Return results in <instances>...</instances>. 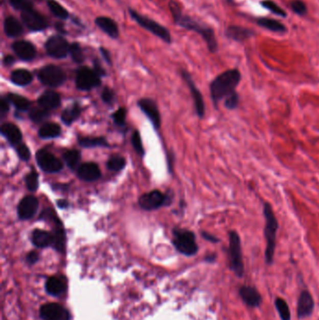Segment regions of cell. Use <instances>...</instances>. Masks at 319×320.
Returning a JSON list of instances; mask_svg holds the SVG:
<instances>
[{"label":"cell","instance_id":"obj_33","mask_svg":"<svg viewBox=\"0 0 319 320\" xmlns=\"http://www.w3.org/2000/svg\"><path fill=\"white\" fill-rule=\"evenodd\" d=\"M9 102H11L12 105L19 110H28L30 107V102L28 101V99H26L25 97H22L20 95L12 94L10 93L6 97Z\"/></svg>","mask_w":319,"mask_h":320},{"label":"cell","instance_id":"obj_37","mask_svg":"<svg viewBox=\"0 0 319 320\" xmlns=\"http://www.w3.org/2000/svg\"><path fill=\"white\" fill-rule=\"evenodd\" d=\"M260 5L275 15H278V16L283 17V18L287 17L286 11L284 9H282L280 6L277 5L272 0H262L260 2Z\"/></svg>","mask_w":319,"mask_h":320},{"label":"cell","instance_id":"obj_7","mask_svg":"<svg viewBox=\"0 0 319 320\" xmlns=\"http://www.w3.org/2000/svg\"><path fill=\"white\" fill-rule=\"evenodd\" d=\"M44 48L46 54L51 57L55 59H63L70 55L71 43L61 34L53 35L45 41Z\"/></svg>","mask_w":319,"mask_h":320},{"label":"cell","instance_id":"obj_35","mask_svg":"<svg viewBox=\"0 0 319 320\" xmlns=\"http://www.w3.org/2000/svg\"><path fill=\"white\" fill-rule=\"evenodd\" d=\"M275 307L282 320L291 319V313L288 304L284 299L277 298L275 302Z\"/></svg>","mask_w":319,"mask_h":320},{"label":"cell","instance_id":"obj_41","mask_svg":"<svg viewBox=\"0 0 319 320\" xmlns=\"http://www.w3.org/2000/svg\"><path fill=\"white\" fill-rule=\"evenodd\" d=\"M49 116V111L45 110L43 108L39 107V108H35L30 111L29 117L32 121L35 123H40V122L44 121L45 119H47Z\"/></svg>","mask_w":319,"mask_h":320},{"label":"cell","instance_id":"obj_42","mask_svg":"<svg viewBox=\"0 0 319 320\" xmlns=\"http://www.w3.org/2000/svg\"><path fill=\"white\" fill-rule=\"evenodd\" d=\"M290 8L292 11L299 16H304L308 12L307 6L303 0H292L290 2Z\"/></svg>","mask_w":319,"mask_h":320},{"label":"cell","instance_id":"obj_47","mask_svg":"<svg viewBox=\"0 0 319 320\" xmlns=\"http://www.w3.org/2000/svg\"><path fill=\"white\" fill-rule=\"evenodd\" d=\"M17 154L24 161H28L30 158V151L26 144H20L16 146Z\"/></svg>","mask_w":319,"mask_h":320},{"label":"cell","instance_id":"obj_54","mask_svg":"<svg viewBox=\"0 0 319 320\" xmlns=\"http://www.w3.org/2000/svg\"><path fill=\"white\" fill-rule=\"evenodd\" d=\"M27 260H28V263L34 264V263H36L39 260V255L37 254L36 252H30L27 256Z\"/></svg>","mask_w":319,"mask_h":320},{"label":"cell","instance_id":"obj_4","mask_svg":"<svg viewBox=\"0 0 319 320\" xmlns=\"http://www.w3.org/2000/svg\"><path fill=\"white\" fill-rule=\"evenodd\" d=\"M128 14L131 17L133 21L138 24L141 28H144L156 38L163 40L168 44H171L172 42V37L170 30L164 26L160 25V22L154 21L152 18L141 14L132 8H128Z\"/></svg>","mask_w":319,"mask_h":320},{"label":"cell","instance_id":"obj_26","mask_svg":"<svg viewBox=\"0 0 319 320\" xmlns=\"http://www.w3.org/2000/svg\"><path fill=\"white\" fill-rule=\"evenodd\" d=\"M39 107L45 110H55L61 104L60 96L54 91H46L38 100Z\"/></svg>","mask_w":319,"mask_h":320},{"label":"cell","instance_id":"obj_10","mask_svg":"<svg viewBox=\"0 0 319 320\" xmlns=\"http://www.w3.org/2000/svg\"><path fill=\"white\" fill-rule=\"evenodd\" d=\"M22 24L31 32H41L49 28V22L40 12L34 8L21 12Z\"/></svg>","mask_w":319,"mask_h":320},{"label":"cell","instance_id":"obj_27","mask_svg":"<svg viewBox=\"0 0 319 320\" xmlns=\"http://www.w3.org/2000/svg\"><path fill=\"white\" fill-rule=\"evenodd\" d=\"M257 24L259 27L268 29L271 32L275 33H286L287 32V28L283 22H279L275 19H270V18H258L257 19Z\"/></svg>","mask_w":319,"mask_h":320},{"label":"cell","instance_id":"obj_49","mask_svg":"<svg viewBox=\"0 0 319 320\" xmlns=\"http://www.w3.org/2000/svg\"><path fill=\"white\" fill-rule=\"evenodd\" d=\"M115 97V92L109 87H106L102 92V100L108 104H111L113 102Z\"/></svg>","mask_w":319,"mask_h":320},{"label":"cell","instance_id":"obj_6","mask_svg":"<svg viewBox=\"0 0 319 320\" xmlns=\"http://www.w3.org/2000/svg\"><path fill=\"white\" fill-rule=\"evenodd\" d=\"M172 243L177 250L185 256H194L197 254L198 247L196 243V236L192 232L182 228H176L173 231Z\"/></svg>","mask_w":319,"mask_h":320},{"label":"cell","instance_id":"obj_22","mask_svg":"<svg viewBox=\"0 0 319 320\" xmlns=\"http://www.w3.org/2000/svg\"><path fill=\"white\" fill-rule=\"evenodd\" d=\"M77 173L79 178L85 182H94L101 175L99 166L95 163H84L80 165L77 169Z\"/></svg>","mask_w":319,"mask_h":320},{"label":"cell","instance_id":"obj_14","mask_svg":"<svg viewBox=\"0 0 319 320\" xmlns=\"http://www.w3.org/2000/svg\"><path fill=\"white\" fill-rule=\"evenodd\" d=\"M39 208V200L34 196H27L20 201L17 207V213L20 219L28 220L36 215Z\"/></svg>","mask_w":319,"mask_h":320},{"label":"cell","instance_id":"obj_58","mask_svg":"<svg viewBox=\"0 0 319 320\" xmlns=\"http://www.w3.org/2000/svg\"><path fill=\"white\" fill-rule=\"evenodd\" d=\"M3 1H4V0H2V3H3Z\"/></svg>","mask_w":319,"mask_h":320},{"label":"cell","instance_id":"obj_21","mask_svg":"<svg viewBox=\"0 0 319 320\" xmlns=\"http://www.w3.org/2000/svg\"><path fill=\"white\" fill-rule=\"evenodd\" d=\"M4 33L7 37L15 39L21 37L25 32L24 24L14 16H7L3 22Z\"/></svg>","mask_w":319,"mask_h":320},{"label":"cell","instance_id":"obj_32","mask_svg":"<svg viewBox=\"0 0 319 320\" xmlns=\"http://www.w3.org/2000/svg\"><path fill=\"white\" fill-rule=\"evenodd\" d=\"M61 134V128L55 123H47L39 128V136L42 139H52L58 137Z\"/></svg>","mask_w":319,"mask_h":320},{"label":"cell","instance_id":"obj_51","mask_svg":"<svg viewBox=\"0 0 319 320\" xmlns=\"http://www.w3.org/2000/svg\"><path fill=\"white\" fill-rule=\"evenodd\" d=\"M99 51H100V54L101 55L103 56V58H104V60L110 65L111 64V57H110V54L109 51L107 50L106 48H103V47H100L99 48Z\"/></svg>","mask_w":319,"mask_h":320},{"label":"cell","instance_id":"obj_45","mask_svg":"<svg viewBox=\"0 0 319 320\" xmlns=\"http://www.w3.org/2000/svg\"><path fill=\"white\" fill-rule=\"evenodd\" d=\"M131 143H132L133 147L135 151L137 152L139 155H144V150H143V143H142V139L141 135L138 131L133 132L132 138H131Z\"/></svg>","mask_w":319,"mask_h":320},{"label":"cell","instance_id":"obj_48","mask_svg":"<svg viewBox=\"0 0 319 320\" xmlns=\"http://www.w3.org/2000/svg\"><path fill=\"white\" fill-rule=\"evenodd\" d=\"M126 116H127V110L124 108H121L118 110H116L113 113V120L117 125H123L126 121Z\"/></svg>","mask_w":319,"mask_h":320},{"label":"cell","instance_id":"obj_34","mask_svg":"<svg viewBox=\"0 0 319 320\" xmlns=\"http://www.w3.org/2000/svg\"><path fill=\"white\" fill-rule=\"evenodd\" d=\"M80 159L81 154L77 150H69L64 154V160L66 161V165L72 170H76L80 167Z\"/></svg>","mask_w":319,"mask_h":320},{"label":"cell","instance_id":"obj_29","mask_svg":"<svg viewBox=\"0 0 319 320\" xmlns=\"http://www.w3.org/2000/svg\"><path fill=\"white\" fill-rule=\"evenodd\" d=\"M31 240L34 245L39 248L48 247L53 244V235H51L49 232L41 230H35L32 233Z\"/></svg>","mask_w":319,"mask_h":320},{"label":"cell","instance_id":"obj_17","mask_svg":"<svg viewBox=\"0 0 319 320\" xmlns=\"http://www.w3.org/2000/svg\"><path fill=\"white\" fill-rule=\"evenodd\" d=\"M314 309V301L308 290H303L298 300V317L300 319L306 318L313 314Z\"/></svg>","mask_w":319,"mask_h":320},{"label":"cell","instance_id":"obj_19","mask_svg":"<svg viewBox=\"0 0 319 320\" xmlns=\"http://www.w3.org/2000/svg\"><path fill=\"white\" fill-rule=\"evenodd\" d=\"M242 302L249 307L257 308L262 303V297L257 288L251 286H242L239 290Z\"/></svg>","mask_w":319,"mask_h":320},{"label":"cell","instance_id":"obj_56","mask_svg":"<svg viewBox=\"0 0 319 320\" xmlns=\"http://www.w3.org/2000/svg\"><path fill=\"white\" fill-rule=\"evenodd\" d=\"M55 28H56V30L58 31V32H60L61 35L62 34H66V30H65V28H64V25H63V22H58L56 25H55Z\"/></svg>","mask_w":319,"mask_h":320},{"label":"cell","instance_id":"obj_46","mask_svg":"<svg viewBox=\"0 0 319 320\" xmlns=\"http://www.w3.org/2000/svg\"><path fill=\"white\" fill-rule=\"evenodd\" d=\"M39 218L40 219H43L45 221H50V222H52L53 224H58V223H60L61 221L58 219V217H57V215L55 214V212L54 210H52V209H46V210L43 211L42 213H41V215L39 216Z\"/></svg>","mask_w":319,"mask_h":320},{"label":"cell","instance_id":"obj_30","mask_svg":"<svg viewBox=\"0 0 319 320\" xmlns=\"http://www.w3.org/2000/svg\"><path fill=\"white\" fill-rule=\"evenodd\" d=\"M46 3H47L51 13L55 18L59 19L60 21H66L71 17L70 12L66 8L61 5L60 3L57 2L56 0H46Z\"/></svg>","mask_w":319,"mask_h":320},{"label":"cell","instance_id":"obj_40","mask_svg":"<svg viewBox=\"0 0 319 320\" xmlns=\"http://www.w3.org/2000/svg\"><path fill=\"white\" fill-rule=\"evenodd\" d=\"M125 166H126V160L120 155H115V156L110 157L108 163H107L108 169L112 171H121L122 169H124Z\"/></svg>","mask_w":319,"mask_h":320},{"label":"cell","instance_id":"obj_15","mask_svg":"<svg viewBox=\"0 0 319 320\" xmlns=\"http://www.w3.org/2000/svg\"><path fill=\"white\" fill-rule=\"evenodd\" d=\"M40 316L44 320H69L70 315L62 305L58 304H47L41 306Z\"/></svg>","mask_w":319,"mask_h":320},{"label":"cell","instance_id":"obj_16","mask_svg":"<svg viewBox=\"0 0 319 320\" xmlns=\"http://www.w3.org/2000/svg\"><path fill=\"white\" fill-rule=\"evenodd\" d=\"M166 196L158 190L143 194L139 199L140 206L146 211L155 210L165 203Z\"/></svg>","mask_w":319,"mask_h":320},{"label":"cell","instance_id":"obj_2","mask_svg":"<svg viewBox=\"0 0 319 320\" xmlns=\"http://www.w3.org/2000/svg\"><path fill=\"white\" fill-rule=\"evenodd\" d=\"M242 80V74L238 68H231L222 72L210 84L211 98L215 107L223 100L236 96V89Z\"/></svg>","mask_w":319,"mask_h":320},{"label":"cell","instance_id":"obj_53","mask_svg":"<svg viewBox=\"0 0 319 320\" xmlns=\"http://www.w3.org/2000/svg\"><path fill=\"white\" fill-rule=\"evenodd\" d=\"M201 235H202V237H203L205 240L209 241L211 243H218V242H219V239H218V238H216L215 236H214V235L210 234L208 232H201Z\"/></svg>","mask_w":319,"mask_h":320},{"label":"cell","instance_id":"obj_44","mask_svg":"<svg viewBox=\"0 0 319 320\" xmlns=\"http://www.w3.org/2000/svg\"><path fill=\"white\" fill-rule=\"evenodd\" d=\"M25 181H26L27 188L30 191L37 190V188L39 187V176L35 171H30L26 177Z\"/></svg>","mask_w":319,"mask_h":320},{"label":"cell","instance_id":"obj_8","mask_svg":"<svg viewBox=\"0 0 319 320\" xmlns=\"http://www.w3.org/2000/svg\"><path fill=\"white\" fill-rule=\"evenodd\" d=\"M39 82L50 87H58L65 83L66 75L60 66L47 65L38 72Z\"/></svg>","mask_w":319,"mask_h":320},{"label":"cell","instance_id":"obj_24","mask_svg":"<svg viewBox=\"0 0 319 320\" xmlns=\"http://www.w3.org/2000/svg\"><path fill=\"white\" fill-rule=\"evenodd\" d=\"M1 134L7 139V141L13 146H17L18 144H21L22 141V133L20 131L19 127L11 124V123H6L1 126Z\"/></svg>","mask_w":319,"mask_h":320},{"label":"cell","instance_id":"obj_36","mask_svg":"<svg viewBox=\"0 0 319 320\" xmlns=\"http://www.w3.org/2000/svg\"><path fill=\"white\" fill-rule=\"evenodd\" d=\"M81 113V107L75 104L72 109H66L62 112V121L64 122L66 125H71L72 122L75 121Z\"/></svg>","mask_w":319,"mask_h":320},{"label":"cell","instance_id":"obj_1","mask_svg":"<svg viewBox=\"0 0 319 320\" xmlns=\"http://www.w3.org/2000/svg\"><path fill=\"white\" fill-rule=\"evenodd\" d=\"M169 9L171 11L173 22L176 26L198 34L206 42L208 50L211 53L217 52L218 43H217V39L215 37V30L213 28L207 26V25H205L203 22H199L195 18L189 16L188 14H185L183 12L180 4L174 0H170Z\"/></svg>","mask_w":319,"mask_h":320},{"label":"cell","instance_id":"obj_55","mask_svg":"<svg viewBox=\"0 0 319 320\" xmlns=\"http://www.w3.org/2000/svg\"><path fill=\"white\" fill-rule=\"evenodd\" d=\"M15 62V58L12 56V55H5L4 58H3V64L5 66H9L13 65V63Z\"/></svg>","mask_w":319,"mask_h":320},{"label":"cell","instance_id":"obj_28","mask_svg":"<svg viewBox=\"0 0 319 320\" xmlns=\"http://www.w3.org/2000/svg\"><path fill=\"white\" fill-rule=\"evenodd\" d=\"M11 81L19 86H26L33 81V75L28 70L18 68L11 72Z\"/></svg>","mask_w":319,"mask_h":320},{"label":"cell","instance_id":"obj_20","mask_svg":"<svg viewBox=\"0 0 319 320\" xmlns=\"http://www.w3.org/2000/svg\"><path fill=\"white\" fill-rule=\"evenodd\" d=\"M139 106L141 110L147 116L149 119L152 122L155 128H160V110L157 109V106L154 101L149 99H143L139 101Z\"/></svg>","mask_w":319,"mask_h":320},{"label":"cell","instance_id":"obj_52","mask_svg":"<svg viewBox=\"0 0 319 320\" xmlns=\"http://www.w3.org/2000/svg\"><path fill=\"white\" fill-rule=\"evenodd\" d=\"M94 66H95V67H94V70L97 72V73L99 74L100 77L106 75V72H105L104 70L102 68V66L100 65V63H99V60L94 61Z\"/></svg>","mask_w":319,"mask_h":320},{"label":"cell","instance_id":"obj_11","mask_svg":"<svg viewBox=\"0 0 319 320\" xmlns=\"http://www.w3.org/2000/svg\"><path fill=\"white\" fill-rule=\"evenodd\" d=\"M36 159L39 168L45 172L54 173L58 172L63 169L62 161L46 150L38 151L36 155Z\"/></svg>","mask_w":319,"mask_h":320},{"label":"cell","instance_id":"obj_57","mask_svg":"<svg viewBox=\"0 0 319 320\" xmlns=\"http://www.w3.org/2000/svg\"><path fill=\"white\" fill-rule=\"evenodd\" d=\"M57 204H58V206H59L60 208H65V207L67 206L69 203H67L66 200H59V201H57Z\"/></svg>","mask_w":319,"mask_h":320},{"label":"cell","instance_id":"obj_5","mask_svg":"<svg viewBox=\"0 0 319 320\" xmlns=\"http://www.w3.org/2000/svg\"><path fill=\"white\" fill-rule=\"evenodd\" d=\"M227 257L230 269L239 278L242 277L244 273V264L242 259V243L240 235L236 231L229 232Z\"/></svg>","mask_w":319,"mask_h":320},{"label":"cell","instance_id":"obj_9","mask_svg":"<svg viewBox=\"0 0 319 320\" xmlns=\"http://www.w3.org/2000/svg\"><path fill=\"white\" fill-rule=\"evenodd\" d=\"M101 79L95 70L88 66H81L78 68L75 78L76 87L80 90L88 91L100 85Z\"/></svg>","mask_w":319,"mask_h":320},{"label":"cell","instance_id":"obj_3","mask_svg":"<svg viewBox=\"0 0 319 320\" xmlns=\"http://www.w3.org/2000/svg\"><path fill=\"white\" fill-rule=\"evenodd\" d=\"M263 215L265 219L264 236L266 240L265 261L268 265H271L275 260L276 237L279 228V223L274 209L269 202H264L263 204Z\"/></svg>","mask_w":319,"mask_h":320},{"label":"cell","instance_id":"obj_38","mask_svg":"<svg viewBox=\"0 0 319 320\" xmlns=\"http://www.w3.org/2000/svg\"><path fill=\"white\" fill-rule=\"evenodd\" d=\"M79 144L85 148L108 146V143L104 138H80Z\"/></svg>","mask_w":319,"mask_h":320},{"label":"cell","instance_id":"obj_25","mask_svg":"<svg viewBox=\"0 0 319 320\" xmlns=\"http://www.w3.org/2000/svg\"><path fill=\"white\" fill-rule=\"evenodd\" d=\"M46 290L50 295L60 296L66 291V280L64 276H52L46 282Z\"/></svg>","mask_w":319,"mask_h":320},{"label":"cell","instance_id":"obj_31","mask_svg":"<svg viewBox=\"0 0 319 320\" xmlns=\"http://www.w3.org/2000/svg\"><path fill=\"white\" fill-rule=\"evenodd\" d=\"M53 245L59 252H63L65 250L66 233L61 222L55 225V232L53 234Z\"/></svg>","mask_w":319,"mask_h":320},{"label":"cell","instance_id":"obj_12","mask_svg":"<svg viewBox=\"0 0 319 320\" xmlns=\"http://www.w3.org/2000/svg\"><path fill=\"white\" fill-rule=\"evenodd\" d=\"M181 74H182V77L184 78V80L187 82L188 87L190 89V93H191V96H192L194 106H195V110H196L197 115H198L199 118H203L204 115H205V104H204L202 95L200 93V91L198 90V87L196 86L191 75L188 72H186V71H182Z\"/></svg>","mask_w":319,"mask_h":320},{"label":"cell","instance_id":"obj_13","mask_svg":"<svg viewBox=\"0 0 319 320\" xmlns=\"http://www.w3.org/2000/svg\"><path fill=\"white\" fill-rule=\"evenodd\" d=\"M11 49L18 58L21 60L29 62L35 59L37 55V49L35 45L28 40H16L11 44Z\"/></svg>","mask_w":319,"mask_h":320},{"label":"cell","instance_id":"obj_50","mask_svg":"<svg viewBox=\"0 0 319 320\" xmlns=\"http://www.w3.org/2000/svg\"><path fill=\"white\" fill-rule=\"evenodd\" d=\"M9 111V100L7 98H1L0 100V115L2 116H5L6 113Z\"/></svg>","mask_w":319,"mask_h":320},{"label":"cell","instance_id":"obj_18","mask_svg":"<svg viewBox=\"0 0 319 320\" xmlns=\"http://www.w3.org/2000/svg\"><path fill=\"white\" fill-rule=\"evenodd\" d=\"M95 25L98 28L104 32L107 36H109L110 39H117L119 38L120 31L118 25L116 24V21L113 19H111L110 17L107 16H99L95 19Z\"/></svg>","mask_w":319,"mask_h":320},{"label":"cell","instance_id":"obj_39","mask_svg":"<svg viewBox=\"0 0 319 320\" xmlns=\"http://www.w3.org/2000/svg\"><path fill=\"white\" fill-rule=\"evenodd\" d=\"M70 55L72 56V60L77 64H82L83 61L85 60L84 54L81 45L78 42H72L71 43V49H70Z\"/></svg>","mask_w":319,"mask_h":320},{"label":"cell","instance_id":"obj_43","mask_svg":"<svg viewBox=\"0 0 319 320\" xmlns=\"http://www.w3.org/2000/svg\"><path fill=\"white\" fill-rule=\"evenodd\" d=\"M9 3L14 10L20 11L21 12L34 8L32 0H9Z\"/></svg>","mask_w":319,"mask_h":320},{"label":"cell","instance_id":"obj_23","mask_svg":"<svg viewBox=\"0 0 319 320\" xmlns=\"http://www.w3.org/2000/svg\"><path fill=\"white\" fill-rule=\"evenodd\" d=\"M255 32L249 28H243L240 26H230L226 29V37L227 39H232L234 41L242 42L252 38Z\"/></svg>","mask_w":319,"mask_h":320}]
</instances>
